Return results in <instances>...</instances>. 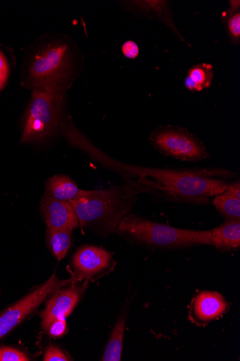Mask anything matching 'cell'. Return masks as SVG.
<instances>
[{
  "label": "cell",
  "mask_w": 240,
  "mask_h": 361,
  "mask_svg": "<svg viewBox=\"0 0 240 361\" xmlns=\"http://www.w3.org/2000/svg\"><path fill=\"white\" fill-rule=\"evenodd\" d=\"M96 159L119 173L127 182L168 202L208 205L222 194L228 179L236 174L224 169H159L128 165L113 160L99 152Z\"/></svg>",
  "instance_id": "cell-1"
},
{
  "label": "cell",
  "mask_w": 240,
  "mask_h": 361,
  "mask_svg": "<svg viewBox=\"0 0 240 361\" xmlns=\"http://www.w3.org/2000/svg\"><path fill=\"white\" fill-rule=\"evenodd\" d=\"M84 57L72 38L50 34L29 49L24 60L22 85L33 90L67 92L81 76Z\"/></svg>",
  "instance_id": "cell-2"
},
{
  "label": "cell",
  "mask_w": 240,
  "mask_h": 361,
  "mask_svg": "<svg viewBox=\"0 0 240 361\" xmlns=\"http://www.w3.org/2000/svg\"><path fill=\"white\" fill-rule=\"evenodd\" d=\"M141 193L138 186L125 181L104 190H82L77 198L70 202L82 228L108 238L116 233L120 221L130 214Z\"/></svg>",
  "instance_id": "cell-3"
},
{
  "label": "cell",
  "mask_w": 240,
  "mask_h": 361,
  "mask_svg": "<svg viewBox=\"0 0 240 361\" xmlns=\"http://www.w3.org/2000/svg\"><path fill=\"white\" fill-rule=\"evenodd\" d=\"M116 233L146 246L175 249L213 245L211 231H192L128 214L120 222Z\"/></svg>",
  "instance_id": "cell-4"
},
{
  "label": "cell",
  "mask_w": 240,
  "mask_h": 361,
  "mask_svg": "<svg viewBox=\"0 0 240 361\" xmlns=\"http://www.w3.org/2000/svg\"><path fill=\"white\" fill-rule=\"evenodd\" d=\"M66 92L33 90L22 127V144L46 143L63 133Z\"/></svg>",
  "instance_id": "cell-5"
},
{
  "label": "cell",
  "mask_w": 240,
  "mask_h": 361,
  "mask_svg": "<svg viewBox=\"0 0 240 361\" xmlns=\"http://www.w3.org/2000/svg\"><path fill=\"white\" fill-rule=\"evenodd\" d=\"M151 146L161 154L184 161H200L210 157L203 142L186 128L160 126L149 137Z\"/></svg>",
  "instance_id": "cell-6"
},
{
  "label": "cell",
  "mask_w": 240,
  "mask_h": 361,
  "mask_svg": "<svg viewBox=\"0 0 240 361\" xmlns=\"http://www.w3.org/2000/svg\"><path fill=\"white\" fill-rule=\"evenodd\" d=\"M75 281V279L62 281L53 274L42 286L0 314V339L6 336L29 314L36 310L51 294L63 286L72 284Z\"/></svg>",
  "instance_id": "cell-7"
},
{
  "label": "cell",
  "mask_w": 240,
  "mask_h": 361,
  "mask_svg": "<svg viewBox=\"0 0 240 361\" xmlns=\"http://www.w3.org/2000/svg\"><path fill=\"white\" fill-rule=\"evenodd\" d=\"M113 256L107 250L91 245H84L77 251L72 264L77 273V281L91 279L110 270L115 264Z\"/></svg>",
  "instance_id": "cell-8"
},
{
  "label": "cell",
  "mask_w": 240,
  "mask_h": 361,
  "mask_svg": "<svg viewBox=\"0 0 240 361\" xmlns=\"http://www.w3.org/2000/svg\"><path fill=\"white\" fill-rule=\"evenodd\" d=\"M84 290V288L72 284L70 287L59 288L54 292L41 314L42 329L46 331L56 319H66L79 302Z\"/></svg>",
  "instance_id": "cell-9"
},
{
  "label": "cell",
  "mask_w": 240,
  "mask_h": 361,
  "mask_svg": "<svg viewBox=\"0 0 240 361\" xmlns=\"http://www.w3.org/2000/svg\"><path fill=\"white\" fill-rule=\"evenodd\" d=\"M122 6L134 16L162 22L175 32L179 39L190 46L185 38L181 35L177 27L171 3L164 0H133V1H122Z\"/></svg>",
  "instance_id": "cell-10"
},
{
  "label": "cell",
  "mask_w": 240,
  "mask_h": 361,
  "mask_svg": "<svg viewBox=\"0 0 240 361\" xmlns=\"http://www.w3.org/2000/svg\"><path fill=\"white\" fill-rule=\"evenodd\" d=\"M228 305L220 293L216 291H201L192 300L189 318L198 326L208 324L224 314Z\"/></svg>",
  "instance_id": "cell-11"
},
{
  "label": "cell",
  "mask_w": 240,
  "mask_h": 361,
  "mask_svg": "<svg viewBox=\"0 0 240 361\" xmlns=\"http://www.w3.org/2000/svg\"><path fill=\"white\" fill-rule=\"evenodd\" d=\"M40 209L47 228L73 232L80 226L78 216L70 202L56 200L44 195Z\"/></svg>",
  "instance_id": "cell-12"
},
{
  "label": "cell",
  "mask_w": 240,
  "mask_h": 361,
  "mask_svg": "<svg viewBox=\"0 0 240 361\" xmlns=\"http://www.w3.org/2000/svg\"><path fill=\"white\" fill-rule=\"evenodd\" d=\"M213 246L222 251L237 250L240 246V220L229 219L210 231Z\"/></svg>",
  "instance_id": "cell-13"
},
{
  "label": "cell",
  "mask_w": 240,
  "mask_h": 361,
  "mask_svg": "<svg viewBox=\"0 0 240 361\" xmlns=\"http://www.w3.org/2000/svg\"><path fill=\"white\" fill-rule=\"evenodd\" d=\"M81 191L71 178L56 175L46 181L44 195L56 200L72 202L77 198Z\"/></svg>",
  "instance_id": "cell-14"
},
{
  "label": "cell",
  "mask_w": 240,
  "mask_h": 361,
  "mask_svg": "<svg viewBox=\"0 0 240 361\" xmlns=\"http://www.w3.org/2000/svg\"><path fill=\"white\" fill-rule=\"evenodd\" d=\"M215 73L212 64L200 63L192 66L184 80L185 87L191 92H200L212 85Z\"/></svg>",
  "instance_id": "cell-15"
},
{
  "label": "cell",
  "mask_w": 240,
  "mask_h": 361,
  "mask_svg": "<svg viewBox=\"0 0 240 361\" xmlns=\"http://www.w3.org/2000/svg\"><path fill=\"white\" fill-rule=\"evenodd\" d=\"M72 231L67 229H46V243L51 254L60 262L72 246Z\"/></svg>",
  "instance_id": "cell-16"
},
{
  "label": "cell",
  "mask_w": 240,
  "mask_h": 361,
  "mask_svg": "<svg viewBox=\"0 0 240 361\" xmlns=\"http://www.w3.org/2000/svg\"><path fill=\"white\" fill-rule=\"evenodd\" d=\"M126 314L120 315L106 346L103 361H120L125 329Z\"/></svg>",
  "instance_id": "cell-17"
},
{
  "label": "cell",
  "mask_w": 240,
  "mask_h": 361,
  "mask_svg": "<svg viewBox=\"0 0 240 361\" xmlns=\"http://www.w3.org/2000/svg\"><path fill=\"white\" fill-rule=\"evenodd\" d=\"M229 4V8L222 14V22L230 43L238 46L240 43V2L231 0Z\"/></svg>",
  "instance_id": "cell-18"
},
{
  "label": "cell",
  "mask_w": 240,
  "mask_h": 361,
  "mask_svg": "<svg viewBox=\"0 0 240 361\" xmlns=\"http://www.w3.org/2000/svg\"><path fill=\"white\" fill-rule=\"evenodd\" d=\"M213 204L222 215L229 219L240 220L239 199L222 193L215 197Z\"/></svg>",
  "instance_id": "cell-19"
},
{
  "label": "cell",
  "mask_w": 240,
  "mask_h": 361,
  "mask_svg": "<svg viewBox=\"0 0 240 361\" xmlns=\"http://www.w3.org/2000/svg\"><path fill=\"white\" fill-rule=\"evenodd\" d=\"M30 358L27 355L13 348L1 347L0 348V361H28Z\"/></svg>",
  "instance_id": "cell-20"
},
{
  "label": "cell",
  "mask_w": 240,
  "mask_h": 361,
  "mask_svg": "<svg viewBox=\"0 0 240 361\" xmlns=\"http://www.w3.org/2000/svg\"><path fill=\"white\" fill-rule=\"evenodd\" d=\"M67 331L65 319H56L51 323L46 331L49 336L53 338H59L63 336Z\"/></svg>",
  "instance_id": "cell-21"
},
{
  "label": "cell",
  "mask_w": 240,
  "mask_h": 361,
  "mask_svg": "<svg viewBox=\"0 0 240 361\" xmlns=\"http://www.w3.org/2000/svg\"><path fill=\"white\" fill-rule=\"evenodd\" d=\"M44 361H68L72 360L68 357L63 351L60 348L51 346L49 347L44 355Z\"/></svg>",
  "instance_id": "cell-22"
},
{
  "label": "cell",
  "mask_w": 240,
  "mask_h": 361,
  "mask_svg": "<svg viewBox=\"0 0 240 361\" xmlns=\"http://www.w3.org/2000/svg\"><path fill=\"white\" fill-rule=\"evenodd\" d=\"M10 74L9 65L4 54L0 51V91L6 86Z\"/></svg>",
  "instance_id": "cell-23"
},
{
  "label": "cell",
  "mask_w": 240,
  "mask_h": 361,
  "mask_svg": "<svg viewBox=\"0 0 240 361\" xmlns=\"http://www.w3.org/2000/svg\"><path fill=\"white\" fill-rule=\"evenodd\" d=\"M122 52L127 59H134L139 56L140 49L137 43L133 41H127L123 44L122 47Z\"/></svg>",
  "instance_id": "cell-24"
},
{
  "label": "cell",
  "mask_w": 240,
  "mask_h": 361,
  "mask_svg": "<svg viewBox=\"0 0 240 361\" xmlns=\"http://www.w3.org/2000/svg\"><path fill=\"white\" fill-rule=\"evenodd\" d=\"M225 195L235 197V198L240 200V182L236 180L234 183H230L222 192Z\"/></svg>",
  "instance_id": "cell-25"
}]
</instances>
